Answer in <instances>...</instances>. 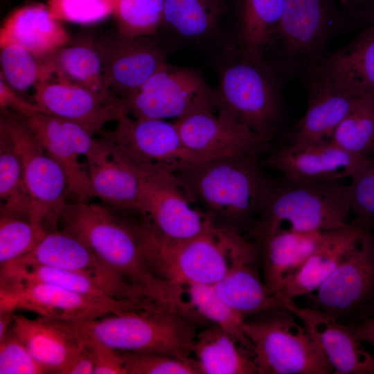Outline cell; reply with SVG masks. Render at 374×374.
<instances>
[{
  "mask_svg": "<svg viewBox=\"0 0 374 374\" xmlns=\"http://www.w3.org/2000/svg\"><path fill=\"white\" fill-rule=\"evenodd\" d=\"M310 71L354 97H374V26H365Z\"/></svg>",
  "mask_w": 374,
  "mask_h": 374,
  "instance_id": "484cf974",
  "label": "cell"
},
{
  "mask_svg": "<svg viewBox=\"0 0 374 374\" xmlns=\"http://www.w3.org/2000/svg\"><path fill=\"white\" fill-rule=\"evenodd\" d=\"M13 89L0 75V107L1 112H10L26 117L38 112H45L35 102L32 103ZM46 113V112H45Z\"/></svg>",
  "mask_w": 374,
  "mask_h": 374,
  "instance_id": "f6af8a7d",
  "label": "cell"
},
{
  "mask_svg": "<svg viewBox=\"0 0 374 374\" xmlns=\"http://www.w3.org/2000/svg\"><path fill=\"white\" fill-rule=\"evenodd\" d=\"M158 307L159 304L152 300L104 299L48 283L1 279L0 312L22 309L51 319L80 323Z\"/></svg>",
  "mask_w": 374,
  "mask_h": 374,
  "instance_id": "9c48e42d",
  "label": "cell"
},
{
  "mask_svg": "<svg viewBox=\"0 0 374 374\" xmlns=\"http://www.w3.org/2000/svg\"><path fill=\"white\" fill-rule=\"evenodd\" d=\"M280 229L259 241L264 255V283L280 294L320 243L324 232Z\"/></svg>",
  "mask_w": 374,
  "mask_h": 374,
  "instance_id": "f1b7e54d",
  "label": "cell"
},
{
  "mask_svg": "<svg viewBox=\"0 0 374 374\" xmlns=\"http://www.w3.org/2000/svg\"><path fill=\"white\" fill-rule=\"evenodd\" d=\"M305 306L353 326L374 315V233L366 230L353 252L315 292Z\"/></svg>",
  "mask_w": 374,
  "mask_h": 374,
  "instance_id": "8fae6325",
  "label": "cell"
},
{
  "mask_svg": "<svg viewBox=\"0 0 374 374\" xmlns=\"http://www.w3.org/2000/svg\"><path fill=\"white\" fill-rule=\"evenodd\" d=\"M330 141L350 154L370 155L374 151V97H357Z\"/></svg>",
  "mask_w": 374,
  "mask_h": 374,
  "instance_id": "d590c367",
  "label": "cell"
},
{
  "mask_svg": "<svg viewBox=\"0 0 374 374\" xmlns=\"http://www.w3.org/2000/svg\"><path fill=\"white\" fill-rule=\"evenodd\" d=\"M116 122L115 129L103 135L139 167L176 172L206 161L185 146L175 121L125 114Z\"/></svg>",
  "mask_w": 374,
  "mask_h": 374,
  "instance_id": "5bb4252c",
  "label": "cell"
},
{
  "mask_svg": "<svg viewBox=\"0 0 374 374\" xmlns=\"http://www.w3.org/2000/svg\"><path fill=\"white\" fill-rule=\"evenodd\" d=\"M239 47L263 58L269 39L283 13L285 0H241Z\"/></svg>",
  "mask_w": 374,
  "mask_h": 374,
  "instance_id": "1f68e13d",
  "label": "cell"
},
{
  "mask_svg": "<svg viewBox=\"0 0 374 374\" xmlns=\"http://www.w3.org/2000/svg\"><path fill=\"white\" fill-rule=\"evenodd\" d=\"M0 208L1 213L29 220L30 202L21 158L10 136L2 128H0Z\"/></svg>",
  "mask_w": 374,
  "mask_h": 374,
  "instance_id": "836d02e7",
  "label": "cell"
},
{
  "mask_svg": "<svg viewBox=\"0 0 374 374\" xmlns=\"http://www.w3.org/2000/svg\"><path fill=\"white\" fill-rule=\"evenodd\" d=\"M175 122L185 146L204 160L258 154L266 143L249 128L217 109L196 111Z\"/></svg>",
  "mask_w": 374,
  "mask_h": 374,
  "instance_id": "e0dca14e",
  "label": "cell"
},
{
  "mask_svg": "<svg viewBox=\"0 0 374 374\" xmlns=\"http://www.w3.org/2000/svg\"><path fill=\"white\" fill-rule=\"evenodd\" d=\"M285 308L302 323L333 368L332 374H374V357L350 327L326 313L287 300Z\"/></svg>",
  "mask_w": 374,
  "mask_h": 374,
  "instance_id": "7402d4cb",
  "label": "cell"
},
{
  "mask_svg": "<svg viewBox=\"0 0 374 374\" xmlns=\"http://www.w3.org/2000/svg\"><path fill=\"white\" fill-rule=\"evenodd\" d=\"M11 328L32 356L48 373L66 374L85 348L86 338L76 323L38 315H13Z\"/></svg>",
  "mask_w": 374,
  "mask_h": 374,
  "instance_id": "44dd1931",
  "label": "cell"
},
{
  "mask_svg": "<svg viewBox=\"0 0 374 374\" xmlns=\"http://www.w3.org/2000/svg\"><path fill=\"white\" fill-rule=\"evenodd\" d=\"M182 287L188 296L187 307L193 314L213 322L251 350L244 331L246 319L220 296L213 285L190 284Z\"/></svg>",
  "mask_w": 374,
  "mask_h": 374,
  "instance_id": "d6a6232c",
  "label": "cell"
},
{
  "mask_svg": "<svg viewBox=\"0 0 374 374\" xmlns=\"http://www.w3.org/2000/svg\"><path fill=\"white\" fill-rule=\"evenodd\" d=\"M346 17L356 24L374 26V0H339Z\"/></svg>",
  "mask_w": 374,
  "mask_h": 374,
  "instance_id": "bcb514c9",
  "label": "cell"
},
{
  "mask_svg": "<svg viewBox=\"0 0 374 374\" xmlns=\"http://www.w3.org/2000/svg\"><path fill=\"white\" fill-rule=\"evenodd\" d=\"M48 231L28 219L1 213L0 263L8 264L31 251Z\"/></svg>",
  "mask_w": 374,
  "mask_h": 374,
  "instance_id": "74e56055",
  "label": "cell"
},
{
  "mask_svg": "<svg viewBox=\"0 0 374 374\" xmlns=\"http://www.w3.org/2000/svg\"><path fill=\"white\" fill-rule=\"evenodd\" d=\"M351 208L348 185L308 182L282 176L272 181L262 211L250 230L258 242L286 224L296 231H323L346 226Z\"/></svg>",
  "mask_w": 374,
  "mask_h": 374,
  "instance_id": "5b68a950",
  "label": "cell"
},
{
  "mask_svg": "<svg viewBox=\"0 0 374 374\" xmlns=\"http://www.w3.org/2000/svg\"><path fill=\"white\" fill-rule=\"evenodd\" d=\"M45 152L62 168L73 202H89L96 197L86 164L75 143L79 125L45 112L22 116Z\"/></svg>",
  "mask_w": 374,
  "mask_h": 374,
  "instance_id": "cb8c5ba5",
  "label": "cell"
},
{
  "mask_svg": "<svg viewBox=\"0 0 374 374\" xmlns=\"http://www.w3.org/2000/svg\"><path fill=\"white\" fill-rule=\"evenodd\" d=\"M84 157L96 197L118 213L137 216L139 193L137 166L105 135L95 139Z\"/></svg>",
  "mask_w": 374,
  "mask_h": 374,
  "instance_id": "ffe728a7",
  "label": "cell"
},
{
  "mask_svg": "<svg viewBox=\"0 0 374 374\" xmlns=\"http://www.w3.org/2000/svg\"><path fill=\"white\" fill-rule=\"evenodd\" d=\"M118 215L100 204L66 202L59 224L152 299L165 305H179L182 288L152 272L127 219Z\"/></svg>",
  "mask_w": 374,
  "mask_h": 374,
  "instance_id": "3957f363",
  "label": "cell"
},
{
  "mask_svg": "<svg viewBox=\"0 0 374 374\" xmlns=\"http://www.w3.org/2000/svg\"><path fill=\"white\" fill-rule=\"evenodd\" d=\"M95 45L105 83L121 98L136 91L168 64L163 50L145 37H130L117 32L99 38Z\"/></svg>",
  "mask_w": 374,
  "mask_h": 374,
  "instance_id": "ac0fdd59",
  "label": "cell"
},
{
  "mask_svg": "<svg viewBox=\"0 0 374 374\" xmlns=\"http://www.w3.org/2000/svg\"><path fill=\"white\" fill-rule=\"evenodd\" d=\"M127 220L152 272L181 287L215 285L227 272L233 256L251 244L239 231L213 222L197 235L173 240L141 218Z\"/></svg>",
  "mask_w": 374,
  "mask_h": 374,
  "instance_id": "7a4b0ae2",
  "label": "cell"
},
{
  "mask_svg": "<svg viewBox=\"0 0 374 374\" xmlns=\"http://www.w3.org/2000/svg\"><path fill=\"white\" fill-rule=\"evenodd\" d=\"M34 102L46 113L75 123L92 136L127 114L123 99L106 97L69 82L48 78L35 88Z\"/></svg>",
  "mask_w": 374,
  "mask_h": 374,
  "instance_id": "d6986e66",
  "label": "cell"
},
{
  "mask_svg": "<svg viewBox=\"0 0 374 374\" xmlns=\"http://www.w3.org/2000/svg\"><path fill=\"white\" fill-rule=\"evenodd\" d=\"M42 61V80L53 78L86 87L106 97L117 96L105 83L101 58L95 42L64 46Z\"/></svg>",
  "mask_w": 374,
  "mask_h": 374,
  "instance_id": "4dcf8cb0",
  "label": "cell"
},
{
  "mask_svg": "<svg viewBox=\"0 0 374 374\" xmlns=\"http://www.w3.org/2000/svg\"><path fill=\"white\" fill-rule=\"evenodd\" d=\"M83 334L93 356L94 374H126L121 351L107 346L93 337Z\"/></svg>",
  "mask_w": 374,
  "mask_h": 374,
  "instance_id": "ee69618b",
  "label": "cell"
},
{
  "mask_svg": "<svg viewBox=\"0 0 374 374\" xmlns=\"http://www.w3.org/2000/svg\"><path fill=\"white\" fill-rule=\"evenodd\" d=\"M353 24L334 0H285L263 58L283 82L301 78L327 55L332 39Z\"/></svg>",
  "mask_w": 374,
  "mask_h": 374,
  "instance_id": "277c9868",
  "label": "cell"
},
{
  "mask_svg": "<svg viewBox=\"0 0 374 374\" xmlns=\"http://www.w3.org/2000/svg\"><path fill=\"white\" fill-rule=\"evenodd\" d=\"M258 374H330L333 368L307 328L286 308L245 319Z\"/></svg>",
  "mask_w": 374,
  "mask_h": 374,
  "instance_id": "ba28073f",
  "label": "cell"
},
{
  "mask_svg": "<svg viewBox=\"0 0 374 374\" xmlns=\"http://www.w3.org/2000/svg\"><path fill=\"white\" fill-rule=\"evenodd\" d=\"M257 154L212 159L175 174L193 202L214 223L220 220L239 231L240 226L249 224L251 230L273 181Z\"/></svg>",
  "mask_w": 374,
  "mask_h": 374,
  "instance_id": "6da1fadb",
  "label": "cell"
},
{
  "mask_svg": "<svg viewBox=\"0 0 374 374\" xmlns=\"http://www.w3.org/2000/svg\"><path fill=\"white\" fill-rule=\"evenodd\" d=\"M126 374H199L193 359L169 355L121 351Z\"/></svg>",
  "mask_w": 374,
  "mask_h": 374,
  "instance_id": "b9f144b4",
  "label": "cell"
},
{
  "mask_svg": "<svg viewBox=\"0 0 374 374\" xmlns=\"http://www.w3.org/2000/svg\"><path fill=\"white\" fill-rule=\"evenodd\" d=\"M224 8L222 0H165L163 22L187 38L208 35Z\"/></svg>",
  "mask_w": 374,
  "mask_h": 374,
  "instance_id": "e575fe53",
  "label": "cell"
},
{
  "mask_svg": "<svg viewBox=\"0 0 374 374\" xmlns=\"http://www.w3.org/2000/svg\"><path fill=\"white\" fill-rule=\"evenodd\" d=\"M348 326L359 341L374 346V315L359 323Z\"/></svg>",
  "mask_w": 374,
  "mask_h": 374,
  "instance_id": "c3c4849f",
  "label": "cell"
},
{
  "mask_svg": "<svg viewBox=\"0 0 374 374\" xmlns=\"http://www.w3.org/2000/svg\"><path fill=\"white\" fill-rule=\"evenodd\" d=\"M348 197L354 220L374 233V151L363 168L348 184Z\"/></svg>",
  "mask_w": 374,
  "mask_h": 374,
  "instance_id": "ab89813d",
  "label": "cell"
},
{
  "mask_svg": "<svg viewBox=\"0 0 374 374\" xmlns=\"http://www.w3.org/2000/svg\"><path fill=\"white\" fill-rule=\"evenodd\" d=\"M231 53L220 74L217 109L267 142L283 122V81L264 58L251 56L239 46Z\"/></svg>",
  "mask_w": 374,
  "mask_h": 374,
  "instance_id": "8992f818",
  "label": "cell"
},
{
  "mask_svg": "<svg viewBox=\"0 0 374 374\" xmlns=\"http://www.w3.org/2000/svg\"><path fill=\"white\" fill-rule=\"evenodd\" d=\"M127 115L179 119L202 109L217 110L216 93L195 71L168 64L122 98Z\"/></svg>",
  "mask_w": 374,
  "mask_h": 374,
  "instance_id": "4fadbf2b",
  "label": "cell"
},
{
  "mask_svg": "<svg viewBox=\"0 0 374 374\" xmlns=\"http://www.w3.org/2000/svg\"><path fill=\"white\" fill-rule=\"evenodd\" d=\"M115 3L116 0H48L47 7L59 21L91 24L113 14Z\"/></svg>",
  "mask_w": 374,
  "mask_h": 374,
  "instance_id": "60d3db41",
  "label": "cell"
},
{
  "mask_svg": "<svg viewBox=\"0 0 374 374\" xmlns=\"http://www.w3.org/2000/svg\"><path fill=\"white\" fill-rule=\"evenodd\" d=\"M370 155L350 154L330 141L314 144H285L270 152L261 164L291 179L331 182L353 178Z\"/></svg>",
  "mask_w": 374,
  "mask_h": 374,
  "instance_id": "2e32d148",
  "label": "cell"
},
{
  "mask_svg": "<svg viewBox=\"0 0 374 374\" xmlns=\"http://www.w3.org/2000/svg\"><path fill=\"white\" fill-rule=\"evenodd\" d=\"M366 229L354 220L326 231L313 252L278 294L285 301L317 291L353 252Z\"/></svg>",
  "mask_w": 374,
  "mask_h": 374,
  "instance_id": "d4e9b609",
  "label": "cell"
},
{
  "mask_svg": "<svg viewBox=\"0 0 374 374\" xmlns=\"http://www.w3.org/2000/svg\"><path fill=\"white\" fill-rule=\"evenodd\" d=\"M1 75L17 92L35 88L42 80L44 67L41 59L16 44L0 45Z\"/></svg>",
  "mask_w": 374,
  "mask_h": 374,
  "instance_id": "f35d334b",
  "label": "cell"
},
{
  "mask_svg": "<svg viewBox=\"0 0 374 374\" xmlns=\"http://www.w3.org/2000/svg\"><path fill=\"white\" fill-rule=\"evenodd\" d=\"M307 91V109L291 130L287 144H314L330 141L353 106L354 97L309 71L301 78Z\"/></svg>",
  "mask_w": 374,
  "mask_h": 374,
  "instance_id": "603a6c76",
  "label": "cell"
},
{
  "mask_svg": "<svg viewBox=\"0 0 374 374\" xmlns=\"http://www.w3.org/2000/svg\"><path fill=\"white\" fill-rule=\"evenodd\" d=\"M77 324L84 334L116 350L192 360L197 333L190 315L177 308L129 311Z\"/></svg>",
  "mask_w": 374,
  "mask_h": 374,
  "instance_id": "52a82bcc",
  "label": "cell"
},
{
  "mask_svg": "<svg viewBox=\"0 0 374 374\" xmlns=\"http://www.w3.org/2000/svg\"><path fill=\"white\" fill-rule=\"evenodd\" d=\"M164 7L165 0H116L118 33L130 37L155 33L163 23Z\"/></svg>",
  "mask_w": 374,
  "mask_h": 374,
  "instance_id": "8d00e7d4",
  "label": "cell"
},
{
  "mask_svg": "<svg viewBox=\"0 0 374 374\" xmlns=\"http://www.w3.org/2000/svg\"><path fill=\"white\" fill-rule=\"evenodd\" d=\"M191 354L199 374H255L252 351L214 325L196 334Z\"/></svg>",
  "mask_w": 374,
  "mask_h": 374,
  "instance_id": "f546056e",
  "label": "cell"
},
{
  "mask_svg": "<svg viewBox=\"0 0 374 374\" xmlns=\"http://www.w3.org/2000/svg\"><path fill=\"white\" fill-rule=\"evenodd\" d=\"M8 264L66 269L89 278L112 298L154 301L105 264L79 238L62 229L48 232L31 251Z\"/></svg>",
  "mask_w": 374,
  "mask_h": 374,
  "instance_id": "9a60e30c",
  "label": "cell"
},
{
  "mask_svg": "<svg viewBox=\"0 0 374 374\" xmlns=\"http://www.w3.org/2000/svg\"><path fill=\"white\" fill-rule=\"evenodd\" d=\"M48 373L17 338L11 327L0 341V374Z\"/></svg>",
  "mask_w": 374,
  "mask_h": 374,
  "instance_id": "7bdbcfd3",
  "label": "cell"
},
{
  "mask_svg": "<svg viewBox=\"0 0 374 374\" xmlns=\"http://www.w3.org/2000/svg\"><path fill=\"white\" fill-rule=\"evenodd\" d=\"M0 128L8 134L21 158L30 202V221L48 232L57 230L69 197L64 171L45 152L21 116L1 112Z\"/></svg>",
  "mask_w": 374,
  "mask_h": 374,
  "instance_id": "30bf717a",
  "label": "cell"
},
{
  "mask_svg": "<svg viewBox=\"0 0 374 374\" xmlns=\"http://www.w3.org/2000/svg\"><path fill=\"white\" fill-rule=\"evenodd\" d=\"M69 40L60 21L43 5L26 6L15 10L0 30V45L18 44L41 60L66 46Z\"/></svg>",
  "mask_w": 374,
  "mask_h": 374,
  "instance_id": "83f0119b",
  "label": "cell"
},
{
  "mask_svg": "<svg viewBox=\"0 0 374 374\" xmlns=\"http://www.w3.org/2000/svg\"><path fill=\"white\" fill-rule=\"evenodd\" d=\"M14 311L0 312V341L8 334L13 320Z\"/></svg>",
  "mask_w": 374,
  "mask_h": 374,
  "instance_id": "681fc988",
  "label": "cell"
},
{
  "mask_svg": "<svg viewBox=\"0 0 374 374\" xmlns=\"http://www.w3.org/2000/svg\"><path fill=\"white\" fill-rule=\"evenodd\" d=\"M93 356L91 350L87 342L85 348L79 353L69 366L66 374H91L93 373Z\"/></svg>",
  "mask_w": 374,
  "mask_h": 374,
  "instance_id": "7dc6e473",
  "label": "cell"
},
{
  "mask_svg": "<svg viewBox=\"0 0 374 374\" xmlns=\"http://www.w3.org/2000/svg\"><path fill=\"white\" fill-rule=\"evenodd\" d=\"M139 177L138 217L162 235L173 240L193 238L213 222L193 201L175 172L137 166Z\"/></svg>",
  "mask_w": 374,
  "mask_h": 374,
  "instance_id": "7c38bea8",
  "label": "cell"
},
{
  "mask_svg": "<svg viewBox=\"0 0 374 374\" xmlns=\"http://www.w3.org/2000/svg\"><path fill=\"white\" fill-rule=\"evenodd\" d=\"M254 244L237 252L225 275L213 285L220 296L245 319L269 310L285 308V301L265 285L253 265Z\"/></svg>",
  "mask_w": 374,
  "mask_h": 374,
  "instance_id": "4316f807",
  "label": "cell"
}]
</instances>
